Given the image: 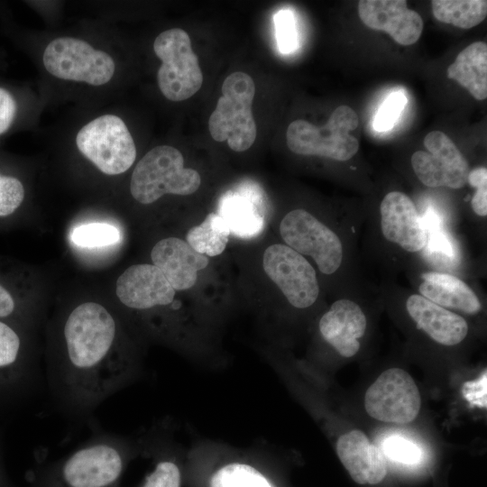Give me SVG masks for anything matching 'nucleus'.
<instances>
[{"label": "nucleus", "mask_w": 487, "mask_h": 487, "mask_svg": "<svg viewBox=\"0 0 487 487\" xmlns=\"http://www.w3.org/2000/svg\"><path fill=\"white\" fill-rule=\"evenodd\" d=\"M117 337L114 316L87 311L66 318L61 354L46 372L64 410L88 414L137 376L133 358L116 348Z\"/></svg>", "instance_id": "f257e3e1"}, {"label": "nucleus", "mask_w": 487, "mask_h": 487, "mask_svg": "<svg viewBox=\"0 0 487 487\" xmlns=\"http://www.w3.org/2000/svg\"><path fill=\"white\" fill-rule=\"evenodd\" d=\"M137 446L115 435H102L69 455L39 467L33 487H118Z\"/></svg>", "instance_id": "f03ea898"}, {"label": "nucleus", "mask_w": 487, "mask_h": 487, "mask_svg": "<svg viewBox=\"0 0 487 487\" xmlns=\"http://www.w3.org/2000/svg\"><path fill=\"white\" fill-rule=\"evenodd\" d=\"M200 184L199 173L184 167L183 155L178 149L159 145L150 150L136 164L130 191L136 201L148 205L166 194L191 195Z\"/></svg>", "instance_id": "7ed1b4c3"}, {"label": "nucleus", "mask_w": 487, "mask_h": 487, "mask_svg": "<svg viewBox=\"0 0 487 487\" xmlns=\"http://www.w3.org/2000/svg\"><path fill=\"white\" fill-rule=\"evenodd\" d=\"M222 96L208 120V129L216 142H227L230 149L241 152L253 144L257 128L252 112L255 84L252 77L236 71L225 78Z\"/></svg>", "instance_id": "20e7f679"}, {"label": "nucleus", "mask_w": 487, "mask_h": 487, "mask_svg": "<svg viewBox=\"0 0 487 487\" xmlns=\"http://www.w3.org/2000/svg\"><path fill=\"white\" fill-rule=\"evenodd\" d=\"M358 124L356 113L342 105L334 110L322 127L301 119L291 122L286 133L287 145L296 154L346 161L359 150L358 140L350 134Z\"/></svg>", "instance_id": "39448f33"}, {"label": "nucleus", "mask_w": 487, "mask_h": 487, "mask_svg": "<svg viewBox=\"0 0 487 487\" xmlns=\"http://www.w3.org/2000/svg\"><path fill=\"white\" fill-rule=\"evenodd\" d=\"M153 51L161 60L157 81L167 99L183 101L200 89L203 74L187 32L172 28L161 32L153 42Z\"/></svg>", "instance_id": "423d86ee"}, {"label": "nucleus", "mask_w": 487, "mask_h": 487, "mask_svg": "<svg viewBox=\"0 0 487 487\" xmlns=\"http://www.w3.org/2000/svg\"><path fill=\"white\" fill-rule=\"evenodd\" d=\"M79 152L103 173L118 175L131 168L136 147L124 122L104 115L85 124L76 136Z\"/></svg>", "instance_id": "0eeeda50"}, {"label": "nucleus", "mask_w": 487, "mask_h": 487, "mask_svg": "<svg viewBox=\"0 0 487 487\" xmlns=\"http://www.w3.org/2000/svg\"><path fill=\"white\" fill-rule=\"evenodd\" d=\"M42 61L46 70L58 78L92 86L109 82L115 69L108 53L72 37L52 40L44 50Z\"/></svg>", "instance_id": "6e6552de"}, {"label": "nucleus", "mask_w": 487, "mask_h": 487, "mask_svg": "<svg viewBox=\"0 0 487 487\" xmlns=\"http://www.w3.org/2000/svg\"><path fill=\"white\" fill-rule=\"evenodd\" d=\"M280 234L286 245L301 255L311 257L320 272H336L344 261V245L339 235L311 213L297 208L280 221Z\"/></svg>", "instance_id": "1a4fd4ad"}, {"label": "nucleus", "mask_w": 487, "mask_h": 487, "mask_svg": "<svg viewBox=\"0 0 487 487\" xmlns=\"http://www.w3.org/2000/svg\"><path fill=\"white\" fill-rule=\"evenodd\" d=\"M266 275L296 308L311 307L319 296L315 268L300 253L282 244L268 246L262 257Z\"/></svg>", "instance_id": "9d476101"}, {"label": "nucleus", "mask_w": 487, "mask_h": 487, "mask_svg": "<svg viewBox=\"0 0 487 487\" xmlns=\"http://www.w3.org/2000/svg\"><path fill=\"white\" fill-rule=\"evenodd\" d=\"M420 394L411 376L402 369L383 372L368 388L364 397L367 413L381 421L407 424L420 409Z\"/></svg>", "instance_id": "9b49d317"}, {"label": "nucleus", "mask_w": 487, "mask_h": 487, "mask_svg": "<svg viewBox=\"0 0 487 487\" xmlns=\"http://www.w3.org/2000/svg\"><path fill=\"white\" fill-rule=\"evenodd\" d=\"M427 152L417 151L411 166L418 180L427 187L459 189L467 184L469 163L453 141L441 131L424 139Z\"/></svg>", "instance_id": "f8f14e48"}, {"label": "nucleus", "mask_w": 487, "mask_h": 487, "mask_svg": "<svg viewBox=\"0 0 487 487\" xmlns=\"http://www.w3.org/2000/svg\"><path fill=\"white\" fill-rule=\"evenodd\" d=\"M383 238L409 253L421 252L427 244V230L412 199L400 191L387 193L380 205Z\"/></svg>", "instance_id": "ddd939ff"}, {"label": "nucleus", "mask_w": 487, "mask_h": 487, "mask_svg": "<svg viewBox=\"0 0 487 487\" xmlns=\"http://www.w3.org/2000/svg\"><path fill=\"white\" fill-rule=\"evenodd\" d=\"M175 289L153 264H135L117 279L115 293L122 304L136 310H147L172 303Z\"/></svg>", "instance_id": "4468645a"}, {"label": "nucleus", "mask_w": 487, "mask_h": 487, "mask_svg": "<svg viewBox=\"0 0 487 487\" xmlns=\"http://www.w3.org/2000/svg\"><path fill=\"white\" fill-rule=\"evenodd\" d=\"M358 14L367 27L387 32L404 46L414 44L424 27L421 16L409 9L404 0H362Z\"/></svg>", "instance_id": "2eb2a0df"}, {"label": "nucleus", "mask_w": 487, "mask_h": 487, "mask_svg": "<svg viewBox=\"0 0 487 487\" xmlns=\"http://www.w3.org/2000/svg\"><path fill=\"white\" fill-rule=\"evenodd\" d=\"M367 318L358 303L339 299L323 314L318 329L323 339L343 357H352L360 349L359 339L366 331Z\"/></svg>", "instance_id": "dca6fc26"}, {"label": "nucleus", "mask_w": 487, "mask_h": 487, "mask_svg": "<svg viewBox=\"0 0 487 487\" xmlns=\"http://www.w3.org/2000/svg\"><path fill=\"white\" fill-rule=\"evenodd\" d=\"M151 258L175 290L192 288L198 272L209 263L208 257L196 252L186 241L167 237L155 244Z\"/></svg>", "instance_id": "f3484780"}, {"label": "nucleus", "mask_w": 487, "mask_h": 487, "mask_svg": "<svg viewBox=\"0 0 487 487\" xmlns=\"http://www.w3.org/2000/svg\"><path fill=\"white\" fill-rule=\"evenodd\" d=\"M406 310L418 328L443 345L460 344L468 334V324L460 315L440 307L418 293L406 299Z\"/></svg>", "instance_id": "a211bd4d"}, {"label": "nucleus", "mask_w": 487, "mask_h": 487, "mask_svg": "<svg viewBox=\"0 0 487 487\" xmlns=\"http://www.w3.org/2000/svg\"><path fill=\"white\" fill-rule=\"evenodd\" d=\"M217 214L234 235L242 238L256 236L264 226L262 191L253 184L240 185L221 198Z\"/></svg>", "instance_id": "6ab92c4d"}, {"label": "nucleus", "mask_w": 487, "mask_h": 487, "mask_svg": "<svg viewBox=\"0 0 487 487\" xmlns=\"http://www.w3.org/2000/svg\"><path fill=\"white\" fill-rule=\"evenodd\" d=\"M336 453L357 483L376 484L386 476V463L381 449L360 430L342 435L336 442Z\"/></svg>", "instance_id": "aec40b11"}, {"label": "nucleus", "mask_w": 487, "mask_h": 487, "mask_svg": "<svg viewBox=\"0 0 487 487\" xmlns=\"http://www.w3.org/2000/svg\"><path fill=\"white\" fill-rule=\"evenodd\" d=\"M418 290L422 297L449 310L474 315L482 309V303L475 291L462 279L450 273H421Z\"/></svg>", "instance_id": "412c9836"}, {"label": "nucleus", "mask_w": 487, "mask_h": 487, "mask_svg": "<svg viewBox=\"0 0 487 487\" xmlns=\"http://www.w3.org/2000/svg\"><path fill=\"white\" fill-rule=\"evenodd\" d=\"M448 78L465 87L477 100L487 97V44L475 41L464 49L446 70Z\"/></svg>", "instance_id": "4be33fe9"}, {"label": "nucleus", "mask_w": 487, "mask_h": 487, "mask_svg": "<svg viewBox=\"0 0 487 487\" xmlns=\"http://www.w3.org/2000/svg\"><path fill=\"white\" fill-rule=\"evenodd\" d=\"M230 234L224 218L217 213H210L200 225L188 231L186 242L198 253L215 257L225 251Z\"/></svg>", "instance_id": "5701e85b"}, {"label": "nucleus", "mask_w": 487, "mask_h": 487, "mask_svg": "<svg viewBox=\"0 0 487 487\" xmlns=\"http://www.w3.org/2000/svg\"><path fill=\"white\" fill-rule=\"evenodd\" d=\"M431 4L436 20L461 29L478 25L487 15L485 0H434Z\"/></svg>", "instance_id": "b1692460"}, {"label": "nucleus", "mask_w": 487, "mask_h": 487, "mask_svg": "<svg viewBox=\"0 0 487 487\" xmlns=\"http://www.w3.org/2000/svg\"><path fill=\"white\" fill-rule=\"evenodd\" d=\"M209 487H273L256 468L244 463H228L210 478Z\"/></svg>", "instance_id": "393cba45"}, {"label": "nucleus", "mask_w": 487, "mask_h": 487, "mask_svg": "<svg viewBox=\"0 0 487 487\" xmlns=\"http://www.w3.org/2000/svg\"><path fill=\"white\" fill-rule=\"evenodd\" d=\"M71 241L81 247H102L120 241V231L106 223H91L76 227L70 235Z\"/></svg>", "instance_id": "a878e982"}, {"label": "nucleus", "mask_w": 487, "mask_h": 487, "mask_svg": "<svg viewBox=\"0 0 487 487\" xmlns=\"http://www.w3.org/2000/svg\"><path fill=\"white\" fill-rule=\"evenodd\" d=\"M25 197L22 181L0 173V220L11 217L21 207Z\"/></svg>", "instance_id": "bb28decb"}, {"label": "nucleus", "mask_w": 487, "mask_h": 487, "mask_svg": "<svg viewBox=\"0 0 487 487\" xmlns=\"http://www.w3.org/2000/svg\"><path fill=\"white\" fill-rule=\"evenodd\" d=\"M140 487H181V471L170 457L161 458Z\"/></svg>", "instance_id": "cd10ccee"}, {"label": "nucleus", "mask_w": 487, "mask_h": 487, "mask_svg": "<svg viewBox=\"0 0 487 487\" xmlns=\"http://www.w3.org/2000/svg\"><path fill=\"white\" fill-rule=\"evenodd\" d=\"M21 351L20 335L10 325L0 319V370L17 364Z\"/></svg>", "instance_id": "c85d7f7f"}, {"label": "nucleus", "mask_w": 487, "mask_h": 487, "mask_svg": "<svg viewBox=\"0 0 487 487\" xmlns=\"http://www.w3.org/2000/svg\"><path fill=\"white\" fill-rule=\"evenodd\" d=\"M382 449L389 458L405 464H417L421 458L420 448L410 440L400 436L387 438Z\"/></svg>", "instance_id": "c756f323"}, {"label": "nucleus", "mask_w": 487, "mask_h": 487, "mask_svg": "<svg viewBox=\"0 0 487 487\" xmlns=\"http://www.w3.org/2000/svg\"><path fill=\"white\" fill-rule=\"evenodd\" d=\"M406 96L401 92H393L387 97L373 121V127L378 132L391 129L406 105Z\"/></svg>", "instance_id": "7c9ffc66"}, {"label": "nucleus", "mask_w": 487, "mask_h": 487, "mask_svg": "<svg viewBox=\"0 0 487 487\" xmlns=\"http://www.w3.org/2000/svg\"><path fill=\"white\" fill-rule=\"evenodd\" d=\"M279 50L289 53L297 48V32L293 14L281 10L274 16Z\"/></svg>", "instance_id": "2f4dec72"}, {"label": "nucleus", "mask_w": 487, "mask_h": 487, "mask_svg": "<svg viewBox=\"0 0 487 487\" xmlns=\"http://www.w3.org/2000/svg\"><path fill=\"white\" fill-rule=\"evenodd\" d=\"M467 183L475 188L471 199V207L474 214L481 217L487 216V169L479 167L470 170Z\"/></svg>", "instance_id": "473e14b6"}, {"label": "nucleus", "mask_w": 487, "mask_h": 487, "mask_svg": "<svg viewBox=\"0 0 487 487\" xmlns=\"http://www.w3.org/2000/svg\"><path fill=\"white\" fill-rule=\"evenodd\" d=\"M462 393L471 405L485 409L487 406L486 370L477 380L465 382L463 385Z\"/></svg>", "instance_id": "72a5a7b5"}, {"label": "nucleus", "mask_w": 487, "mask_h": 487, "mask_svg": "<svg viewBox=\"0 0 487 487\" xmlns=\"http://www.w3.org/2000/svg\"><path fill=\"white\" fill-rule=\"evenodd\" d=\"M17 106L13 96L5 88L0 87V134L11 126Z\"/></svg>", "instance_id": "f704fd0d"}]
</instances>
